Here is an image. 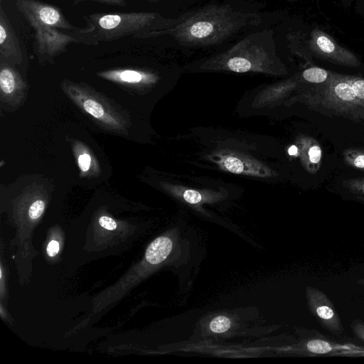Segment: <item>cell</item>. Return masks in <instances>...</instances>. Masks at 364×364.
<instances>
[{"label":"cell","mask_w":364,"mask_h":364,"mask_svg":"<svg viewBox=\"0 0 364 364\" xmlns=\"http://www.w3.org/2000/svg\"><path fill=\"white\" fill-rule=\"evenodd\" d=\"M97 75L106 80L131 87L149 85L157 78L154 74L146 70L128 68L103 70Z\"/></svg>","instance_id":"12"},{"label":"cell","mask_w":364,"mask_h":364,"mask_svg":"<svg viewBox=\"0 0 364 364\" xmlns=\"http://www.w3.org/2000/svg\"><path fill=\"white\" fill-rule=\"evenodd\" d=\"M231 326V321L225 316L215 317L210 323V330L215 333H221L227 331Z\"/></svg>","instance_id":"20"},{"label":"cell","mask_w":364,"mask_h":364,"mask_svg":"<svg viewBox=\"0 0 364 364\" xmlns=\"http://www.w3.org/2000/svg\"><path fill=\"white\" fill-rule=\"evenodd\" d=\"M342 184L351 193L364 196V177L346 179Z\"/></svg>","instance_id":"19"},{"label":"cell","mask_w":364,"mask_h":364,"mask_svg":"<svg viewBox=\"0 0 364 364\" xmlns=\"http://www.w3.org/2000/svg\"><path fill=\"white\" fill-rule=\"evenodd\" d=\"M47 254L50 257L55 256L59 251V243L56 240H51L47 246Z\"/></svg>","instance_id":"27"},{"label":"cell","mask_w":364,"mask_h":364,"mask_svg":"<svg viewBox=\"0 0 364 364\" xmlns=\"http://www.w3.org/2000/svg\"><path fill=\"white\" fill-rule=\"evenodd\" d=\"M309 47L317 57L331 63L352 68L360 65L354 53L338 45L331 36L318 28L311 32Z\"/></svg>","instance_id":"9"},{"label":"cell","mask_w":364,"mask_h":364,"mask_svg":"<svg viewBox=\"0 0 364 364\" xmlns=\"http://www.w3.org/2000/svg\"><path fill=\"white\" fill-rule=\"evenodd\" d=\"M331 72L321 68L312 67L306 69L302 73V77L307 82L321 84L328 79Z\"/></svg>","instance_id":"18"},{"label":"cell","mask_w":364,"mask_h":364,"mask_svg":"<svg viewBox=\"0 0 364 364\" xmlns=\"http://www.w3.org/2000/svg\"><path fill=\"white\" fill-rule=\"evenodd\" d=\"M309 103L318 111L355 122H364V104L354 92L347 75L331 72L328 79L309 95Z\"/></svg>","instance_id":"5"},{"label":"cell","mask_w":364,"mask_h":364,"mask_svg":"<svg viewBox=\"0 0 364 364\" xmlns=\"http://www.w3.org/2000/svg\"><path fill=\"white\" fill-rule=\"evenodd\" d=\"M33 52L39 61L53 63L54 58L64 53L70 43L88 46L82 32L63 31L55 28H38L33 30Z\"/></svg>","instance_id":"7"},{"label":"cell","mask_w":364,"mask_h":364,"mask_svg":"<svg viewBox=\"0 0 364 364\" xmlns=\"http://www.w3.org/2000/svg\"><path fill=\"white\" fill-rule=\"evenodd\" d=\"M297 148L295 146H291L289 149V154L290 155H294L297 153Z\"/></svg>","instance_id":"28"},{"label":"cell","mask_w":364,"mask_h":364,"mask_svg":"<svg viewBox=\"0 0 364 364\" xmlns=\"http://www.w3.org/2000/svg\"><path fill=\"white\" fill-rule=\"evenodd\" d=\"M3 0H1V2Z\"/></svg>","instance_id":"31"},{"label":"cell","mask_w":364,"mask_h":364,"mask_svg":"<svg viewBox=\"0 0 364 364\" xmlns=\"http://www.w3.org/2000/svg\"><path fill=\"white\" fill-rule=\"evenodd\" d=\"M15 5L32 28H55L72 32H85V28L73 25L56 6L39 0H15Z\"/></svg>","instance_id":"6"},{"label":"cell","mask_w":364,"mask_h":364,"mask_svg":"<svg viewBox=\"0 0 364 364\" xmlns=\"http://www.w3.org/2000/svg\"><path fill=\"white\" fill-rule=\"evenodd\" d=\"M216 160L226 170L235 173H250L260 176L266 175L267 172L258 164L240 159L233 156H217Z\"/></svg>","instance_id":"15"},{"label":"cell","mask_w":364,"mask_h":364,"mask_svg":"<svg viewBox=\"0 0 364 364\" xmlns=\"http://www.w3.org/2000/svg\"><path fill=\"white\" fill-rule=\"evenodd\" d=\"M261 20L257 14L237 11L228 5H213L191 14L179 23L149 31L141 39L170 35L186 46H206L221 43L233 33Z\"/></svg>","instance_id":"1"},{"label":"cell","mask_w":364,"mask_h":364,"mask_svg":"<svg viewBox=\"0 0 364 364\" xmlns=\"http://www.w3.org/2000/svg\"><path fill=\"white\" fill-rule=\"evenodd\" d=\"M100 225L108 230H114L117 228L116 222L108 216H101L99 218Z\"/></svg>","instance_id":"26"},{"label":"cell","mask_w":364,"mask_h":364,"mask_svg":"<svg viewBox=\"0 0 364 364\" xmlns=\"http://www.w3.org/2000/svg\"><path fill=\"white\" fill-rule=\"evenodd\" d=\"M144 1L152 2V3H156V2H158L159 0H144Z\"/></svg>","instance_id":"30"},{"label":"cell","mask_w":364,"mask_h":364,"mask_svg":"<svg viewBox=\"0 0 364 364\" xmlns=\"http://www.w3.org/2000/svg\"><path fill=\"white\" fill-rule=\"evenodd\" d=\"M183 198L185 200L191 204H196L201 201L202 196L200 193L195 190H186L183 193Z\"/></svg>","instance_id":"24"},{"label":"cell","mask_w":364,"mask_h":364,"mask_svg":"<svg viewBox=\"0 0 364 364\" xmlns=\"http://www.w3.org/2000/svg\"><path fill=\"white\" fill-rule=\"evenodd\" d=\"M26 84L11 63L1 60L0 64V90L2 101L18 105L23 100Z\"/></svg>","instance_id":"10"},{"label":"cell","mask_w":364,"mask_h":364,"mask_svg":"<svg viewBox=\"0 0 364 364\" xmlns=\"http://www.w3.org/2000/svg\"><path fill=\"white\" fill-rule=\"evenodd\" d=\"M45 210V202L41 199H36L28 208V216L32 220L38 219Z\"/></svg>","instance_id":"22"},{"label":"cell","mask_w":364,"mask_h":364,"mask_svg":"<svg viewBox=\"0 0 364 364\" xmlns=\"http://www.w3.org/2000/svg\"><path fill=\"white\" fill-rule=\"evenodd\" d=\"M60 87L65 95L102 129L119 134H128L130 117L115 102L82 82L65 79Z\"/></svg>","instance_id":"4"},{"label":"cell","mask_w":364,"mask_h":364,"mask_svg":"<svg viewBox=\"0 0 364 364\" xmlns=\"http://www.w3.org/2000/svg\"><path fill=\"white\" fill-rule=\"evenodd\" d=\"M71 146L80 176L82 177L97 176L100 172V168L90 149L80 141H73Z\"/></svg>","instance_id":"13"},{"label":"cell","mask_w":364,"mask_h":364,"mask_svg":"<svg viewBox=\"0 0 364 364\" xmlns=\"http://www.w3.org/2000/svg\"><path fill=\"white\" fill-rule=\"evenodd\" d=\"M301 160L308 172L316 173L321 167L322 149L319 143L311 137L301 140Z\"/></svg>","instance_id":"14"},{"label":"cell","mask_w":364,"mask_h":364,"mask_svg":"<svg viewBox=\"0 0 364 364\" xmlns=\"http://www.w3.org/2000/svg\"><path fill=\"white\" fill-rule=\"evenodd\" d=\"M347 77L356 95L364 104V78L348 75Z\"/></svg>","instance_id":"21"},{"label":"cell","mask_w":364,"mask_h":364,"mask_svg":"<svg viewBox=\"0 0 364 364\" xmlns=\"http://www.w3.org/2000/svg\"><path fill=\"white\" fill-rule=\"evenodd\" d=\"M343 157L348 166L364 171V149H346L343 152Z\"/></svg>","instance_id":"17"},{"label":"cell","mask_w":364,"mask_h":364,"mask_svg":"<svg viewBox=\"0 0 364 364\" xmlns=\"http://www.w3.org/2000/svg\"><path fill=\"white\" fill-rule=\"evenodd\" d=\"M306 298L309 309L319 325L337 338L345 335L341 318L330 298L322 290L308 286Z\"/></svg>","instance_id":"8"},{"label":"cell","mask_w":364,"mask_h":364,"mask_svg":"<svg viewBox=\"0 0 364 364\" xmlns=\"http://www.w3.org/2000/svg\"><path fill=\"white\" fill-rule=\"evenodd\" d=\"M87 23L85 32L88 46L100 42H111L127 36L136 38L159 28L164 18L156 12L129 11L119 13H94L84 16Z\"/></svg>","instance_id":"2"},{"label":"cell","mask_w":364,"mask_h":364,"mask_svg":"<svg viewBox=\"0 0 364 364\" xmlns=\"http://www.w3.org/2000/svg\"><path fill=\"white\" fill-rule=\"evenodd\" d=\"M350 327L355 337L364 342V321L355 319L351 322Z\"/></svg>","instance_id":"23"},{"label":"cell","mask_w":364,"mask_h":364,"mask_svg":"<svg viewBox=\"0 0 364 364\" xmlns=\"http://www.w3.org/2000/svg\"><path fill=\"white\" fill-rule=\"evenodd\" d=\"M172 247V240L168 237L161 236L149 245L145 253L146 260L151 264H159L167 258Z\"/></svg>","instance_id":"16"},{"label":"cell","mask_w":364,"mask_h":364,"mask_svg":"<svg viewBox=\"0 0 364 364\" xmlns=\"http://www.w3.org/2000/svg\"><path fill=\"white\" fill-rule=\"evenodd\" d=\"M74 1L80 2V1H94L100 4H103L109 6H122L124 7L127 6V3L126 0H73Z\"/></svg>","instance_id":"25"},{"label":"cell","mask_w":364,"mask_h":364,"mask_svg":"<svg viewBox=\"0 0 364 364\" xmlns=\"http://www.w3.org/2000/svg\"><path fill=\"white\" fill-rule=\"evenodd\" d=\"M357 282L360 285H364V278L358 279Z\"/></svg>","instance_id":"29"},{"label":"cell","mask_w":364,"mask_h":364,"mask_svg":"<svg viewBox=\"0 0 364 364\" xmlns=\"http://www.w3.org/2000/svg\"><path fill=\"white\" fill-rule=\"evenodd\" d=\"M272 31L252 33L226 51L218 54L207 63V66L225 68L235 73L251 70L275 72L272 68L277 58Z\"/></svg>","instance_id":"3"},{"label":"cell","mask_w":364,"mask_h":364,"mask_svg":"<svg viewBox=\"0 0 364 364\" xmlns=\"http://www.w3.org/2000/svg\"><path fill=\"white\" fill-rule=\"evenodd\" d=\"M0 55L1 60L20 65L23 61V53L18 38L6 14L0 7Z\"/></svg>","instance_id":"11"}]
</instances>
